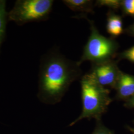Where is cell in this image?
Segmentation results:
<instances>
[{
	"instance_id": "cell-1",
	"label": "cell",
	"mask_w": 134,
	"mask_h": 134,
	"mask_svg": "<svg viewBox=\"0 0 134 134\" xmlns=\"http://www.w3.org/2000/svg\"><path fill=\"white\" fill-rule=\"evenodd\" d=\"M77 62L67 59L54 50L41 58L39 72L38 97L43 103L60 102L73 81L80 77Z\"/></svg>"
},
{
	"instance_id": "cell-2",
	"label": "cell",
	"mask_w": 134,
	"mask_h": 134,
	"mask_svg": "<svg viewBox=\"0 0 134 134\" xmlns=\"http://www.w3.org/2000/svg\"><path fill=\"white\" fill-rule=\"evenodd\" d=\"M81 85L82 112L77 119L70 125V126L85 118L100 120L101 116L107 111L112 101L109 96V90L99 85L88 73L81 77Z\"/></svg>"
},
{
	"instance_id": "cell-3",
	"label": "cell",
	"mask_w": 134,
	"mask_h": 134,
	"mask_svg": "<svg viewBox=\"0 0 134 134\" xmlns=\"http://www.w3.org/2000/svg\"><path fill=\"white\" fill-rule=\"evenodd\" d=\"M86 19L90 25L91 34L83 48L81 59L77 61L81 66L86 61L92 64L104 62L117 58L119 45L114 38H107L101 34L93 21L83 14L79 16Z\"/></svg>"
},
{
	"instance_id": "cell-4",
	"label": "cell",
	"mask_w": 134,
	"mask_h": 134,
	"mask_svg": "<svg viewBox=\"0 0 134 134\" xmlns=\"http://www.w3.org/2000/svg\"><path fill=\"white\" fill-rule=\"evenodd\" d=\"M53 3V0H17L8 12V20L20 26L46 20L52 10Z\"/></svg>"
},
{
	"instance_id": "cell-5",
	"label": "cell",
	"mask_w": 134,
	"mask_h": 134,
	"mask_svg": "<svg viewBox=\"0 0 134 134\" xmlns=\"http://www.w3.org/2000/svg\"><path fill=\"white\" fill-rule=\"evenodd\" d=\"M118 61L112 60L104 62L92 64L88 74L99 85L106 88H115L121 71Z\"/></svg>"
},
{
	"instance_id": "cell-6",
	"label": "cell",
	"mask_w": 134,
	"mask_h": 134,
	"mask_svg": "<svg viewBox=\"0 0 134 134\" xmlns=\"http://www.w3.org/2000/svg\"><path fill=\"white\" fill-rule=\"evenodd\" d=\"M116 98L126 101L134 96V76L121 71L115 88Z\"/></svg>"
},
{
	"instance_id": "cell-7",
	"label": "cell",
	"mask_w": 134,
	"mask_h": 134,
	"mask_svg": "<svg viewBox=\"0 0 134 134\" xmlns=\"http://www.w3.org/2000/svg\"><path fill=\"white\" fill-rule=\"evenodd\" d=\"M106 29L107 33L115 38L120 36L124 31L123 29L122 18L110 10L107 14Z\"/></svg>"
},
{
	"instance_id": "cell-8",
	"label": "cell",
	"mask_w": 134,
	"mask_h": 134,
	"mask_svg": "<svg viewBox=\"0 0 134 134\" xmlns=\"http://www.w3.org/2000/svg\"><path fill=\"white\" fill-rule=\"evenodd\" d=\"M63 2L73 11L93 13V1L91 0H64Z\"/></svg>"
},
{
	"instance_id": "cell-9",
	"label": "cell",
	"mask_w": 134,
	"mask_h": 134,
	"mask_svg": "<svg viewBox=\"0 0 134 134\" xmlns=\"http://www.w3.org/2000/svg\"><path fill=\"white\" fill-rule=\"evenodd\" d=\"M8 12L6 10V1L0 0V53L2 44L6 35Z\"/></svg>"
},
{
	"instance_id": "cell-10",
	"label": "cell",
	"mask_w": 134,
	"mask_h": 134,
	"mask_svg": "<svg viewBox=\"0 0 134 134\" xmlns=\"http://www.w3.org/2000/svg\"><path fill=\"white\" fill-rule=\"evenodd\" d=\"M121 1L120 0H97L94 5L97 7H106L111 10H117L121 8Z\"/></svg>"
},
{
	"instance_id": "cell-11",
	"label": "cell",
	"mask_w": 134,
	"mask_h": 134,
	"mask_svg": "<svg viewBox=\"0 0 134 134\" xmlns=\"http://www.w3.org/2000/svg\"><path fill=\"white\" fill-rule=\"evenodd\" d=\"M120 8L123 15L134 17V0L121 1Z\"/></svg>"
},
{
	"instance_id": "cell-12",
	"label": "cell",
	"mask_w": 134,
	"mask_h": 134,
	"mask_svg": "<svg viewBox=\"0 0 134 134\" xmlns=\"http://www.w3.org/2000/svg\"><path fill=\"white\" fill-rule=\"evenodd\" d=\"M117 58L119 62L122 60L126 59L134 63V45L122 52L118 53Z\"/></svg>"
},
{
	"instance_id": "cell-13",
	"label": "cell",
	"mask_w": 134,
	"mask_h": 134,
	"mask_svg": "<svg viewBox=\"0 0 134 134\" xmlns=\"http://www.w3.org/2000/svg\"><path fill=\"white\" fill-rule=\"evenodd\" d=\"M98 122L96 129L92 134H114L111 130L102 124L100 122V120H98Z\"/></svg>"
},
{
	"instance_id": "cell-14",
	"label": "cell",
	"mask_w": 134,
	"mask_h": 134,
	"mask_svg": "<svg viewBox=\"0 0 134 134\" xmlns=\"http://www.w3.org/2000/svg\"><path fill=\"white\" fill-rule=\"evenodd\" d=\"M124 105L127 108H134V96L125 101Z\"/></svg>"
},
{
	"instance_id": "cell-15",
	"label": "cell",
	"mask_w": 134,
	"mask_h": 134,
	"mask_svg": "<svg viewBox=\"0 0 134 134\" xmlns=\"http://www.w3.org/2000/svg\"><path fill=\"white\" fill-rule=\"evenodd\" d=\"M125 32L131 36L134 37V23L125 30Z\"/></svg>"
},
{
	"instance_id": "cell-16",
	"label": "cell",
	"mask_w": 134,
	"mask_h": 134,
	"mask_svg": "<svg viewBox=\"0 0 134 134\" xmlns=\"http://www.w3.org/2000/svg\"><path fill=\"white\" fill-rule=\"evenodd\" d=\"M128 129L130 131H131V132L133 134H134V128H131L130 127H128Z\"/></svg>"
},
{
	"instance_id": "cell-17",
	"label": "cell",
	"mask_w": 134,
	"mask_h": 134,
	"mask_svg": "<svg viewBox=\"0 0 134 134\" xmlns=\"http://www.w3.org/2000/svg\"></svg>"
}]
</instances>
